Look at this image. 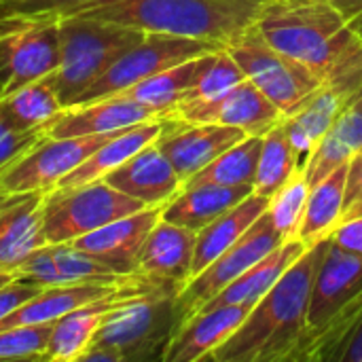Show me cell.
<instances>
[{
    "instance_id": "cell-1",
    "label": "cell",
    "mask_w": 362,
    "mask_h": 362,
    "mask_svg": "<svg viewBox=\"0 0 362 362\" xmlns=\"http://www.w3.org/2000/svg\"><path fill=\"white\" fill-rule=\"evenodd\" d=\"M261 36L316 72L352 104L362 91V36L331 0H269L257 19Z\"/></svg>"
},
{
    "instance_id": "cell-2",
    "label": "cell",
    "mask_w": 362,
    "mask_h": 362,
    "mask_svg": "<svg viewBox=\"0 0 362 362\" xmlns=\"http://www.w3.org/2000/svg\"><path fill=\"white\" fill-rule=\"evenodd\" d=\"M331 238L308 248L252 305L210 362H293L308 327L312 286Z\"/></svg>"
},
{
    "instance_id": "cell-3",
    "label": "cell",
    "mask_w": 362,
    "mask_h": 362,
    "mask_svg": "<svg viewBox=\"0 0 362 362\" xmlns=\"http://www.w3.org/2000/svg\"><path fill=\"white\" fill-rule=\"evenodd\" d=\"M178 293L174 284H159L115 305L102 318L81 362L163 361L180 327Z\"/></svg>"
},
{
    "instance_id": "cell-4",
    "label": "cell",
    "mask_w": 362,
    "mask_h": 362,
    "mask_svg": "<svg viewBox=\"0 0 362 362\" xmlns=\"http://www.w3.org/2000/svg\"><path fill=\"white\" fill-rule=\"evenodd\" d=\"M59 28V66L55 70V85L62 106H72L127 49L138 45L146 32L68 17L57 21Z\"/></svg>"
},
{
    "instance_id": "cell-5",
    "label": "cell",
    "mask_w": 362,
    "mask_h": 362,
    "mask_svg": "<svg viewBox=\"0 0 362 362\" xmlns=\"http://www.w3.org/2000/svg\"><path fill=\"white\" fill-rule=\"evenodd\" d=\"M248 81H252L284 117L303 108L322 87L325 81L305 64L274 49L259 32L257 23L225 45Z\"/></svg>"
},
{
    "instance_id": "cell-6",
    "label": "cell",
    "mask_w": 362,
    "mask_h": 362,
    "mask_svg": "<svg viewBox=\"0 0 362 362\" xmlns=\"http://www.w3.org/2000/svg\"><path fill=\"white\" fill-rule=\"evenodd\" d=\"M144 208L148 206L121 193L106 180L51 189L42 202V238L47 244L74 242L81 235Z\"/></svg>"
},
{
    "instance_id": "cell-7",
    "label": "cell",
    "mask_w": 362,
    "mask_h": 362,
    "mask_svg": "<svg viewBox=\"0 0 362 362\" xmlns=\"http://www.w3.org/2000/svg\"><path fill=\"white\" fill-rule=\"evenodd\" d=\"M223 49L225 45L212 40L163 34V32H146V36L138 45L127 49L85 93H81V98L72 106L117 95L138 85L140 81L151 78L176 64H182L199 55L216 53Z\"/></svg>"
},
{
    "instance_id": "cell-8",
    "label": "cell",
    "mask_w": 362,
    "mask_h": 362,
    "mask_svg": "<svg viewBox=\"0 0 362 362\" xmlns=\"http://www.w3.org/2000/svg\"><path fill=\"white\" fill-rule=\"evenodd\" d=\"M284 242L288 240H284V235L274 227L272 216L267 212L261 214L233 246H229L206 269L193 276L178 293L176 305L180 314V325L193 314H197L227 284H231L235 278H240L246 269H250L257 261L265 259Z\"/></svg>"
},
{
    "instance_id": "cell-9",
    "label": "cell",
    "mask_w": 362,
    "mask_h": 362,
    "mask_svg": "<svg viewBox=\"0 0 362 362\" xmlns=\"http://www.w3.org/2000/svg\"><path fill=\"white\" fill-rule=\"evenodd\" d=\"M117 134L119 132L74 138H45L32 151H28L17 163H13L6 172L0 174V193H49L66 174H70L95 148H100L106 140H110Z\"/></svg>"
},
{
    "instance_id": "cell-10",
    "label": "cell",
    "mask_w": 362,
    "mask_h": 362,
    "mask_svg": "<svg viewBox=\"0 0 362 362\" xmlns=\"http://www.w3.org/2000/svg\"><path fill=\"white\" fill-rule=\"evenodd\" d=\"M170 119L187 123H216L244 129L248 136H265L278 123L284 121L282 110L248 78L223 95L178 106Z\"/></svg>"
},
{
    "instance_id": "cell-11",
    "label": "cell",
    "mask_w": 362,
    "mask_h": 362,
    "mask_svg": "<svg viewBox=\"0 0 362 362\" xmlns=\"http://www.w3.org/2000/svg\"><path fill=\"white\" fill-rule=\"evenodd\" d=\"M248 134L231 125L216 123H187L170 119L165 132L157 138V146L174 165L182 182L212 163L233 144L242 142Z\"/></svg>"
},
{
    "instance_id": "cell-12",
    "label": "cell",
    "mask_w": 362,
    "mask_h": 362,
    "mask_svg": "<svg viewBox=\"0 0 362 362\" xmlns=\"http://www.w3.org/2000/svg\"><path fill=\"white\" fill-rule=\"evenodd\" d=\"M168 119L159 110L127 98V95H110L104 100L66 106L62 108L49 123V138H74V136H93V134H110L121 132L146 121Z\"/></svg>"
},
{
    "instance_id": "cell-13",
    "label": "cell",
    "mask_w": 362,
    "mask_h": 362,
    "mask_svg": "<svg viewBox=\"0 0 362 362\" xmlns=\"http://www.w3.org/2000/svg\"><path fill=\"white\" fill-rule=\"evenodd\" d=\"M159 218L161 206H148L136 214L123 216L87 235H81L72 244L102 261L115 274L129 276L136 274L142 244Z\"/></svg>"
},
{
    "instance_id": "cell-14",
    "label": "cell",
    "mask_w": 362,
    "mask_h": 362,
    "mask_svg": "<svg viewBox=\"0 0 362 362\" xmlns=\"http://www.w3.org/2000/svg\"><path fill=\"white\" fill-rule=\"evenodd\" d=\"M358 295H362V255L346 252L331 242L312 286L305 333L329 322Z\"/></svg>"
},
{
    "instance_id": "cell-15",
    "label": "cell",
    "mask_w": 362,
    "mask_h": 362,
    "mask_svg": "<svg viewBox=\"0 0 362 362\" xmlns=\"http://www.w3.org/2000/svg\"><path fill=\"white\" fill-rule=\"evenodd\" d=\"M250 310L248 305H218L193 314L174 333L163 362L208 361L210 354L238 331Z\"/></svg>"
},
{
    "instance_id": "cell-16",
    "label": "cell",
    "mask_w": 362,
    "mask_h": 362,
    "mask_svg": "<svg viewBox=\"0 0 362 362\" xmlns=\"http://www.w3.org/2000/svg\"><path fill=\"white\" fill-rule=\"evenodd\" d=\"M195 240V231L159 218L142 244L136 274L185 288L193 276Z\"/></svg>"
},
{
    "instance_id": "cell-17",
    "label": "cell",
    "mask_w": 362,
    "mask_h": 362,
    "mask_svg": "<svg viewBox=\"0 0 362 362\" xmlns=\"http://www.w3.org/2000/svg\"><path fill=\"white\" fill-rule=\"evenodd\" d=\"M104 180L146 206H163L182 189L180 176L157 142L138 151Z\"/></svg>"
},
{
    "instance_id": "cell-18",
    "label": "cell",
    "mask_w": 362,
    "mask_h": 362,
    "mask_svg": "<svg viewBox=\"0 0 362 362\" xmlns=\"http://www.w3.org/2000/svg\"><path fill=\"white\" fill-rule=\"evenodd\" d=\"M42 191L4 195L0 202V269L13 272L38 246L42 238Z\"/></svg>"
},
{
    "instance_id": "cell-19",
    "label": "cell",
    "mask_w": 362,
    "mask_h": 362,
    "mask_svg": "<svg viewBox=\"0 0 362 362\" xmlns=\"http://www.w3.org/2000/svg\"><path fill=\"white\" fill-rule=\"evenodd\" d=\"M168 123H170V117L157 119V121H146V123H140V125L119 132L117 136L106 140L100 148H95L70 174H66L57 182L55 189H70V187H81L87 182L104 180L112 170H117L121 163H125L138 151L157 142V138L165 132Z\"/></svg>"
},
{
    "instance_id": "cell-20",
    "label": "cell",
    "mask_w": 362,
    "mask_h": 362,
    "mask_svg": "<svg viewBox=\"0 0 362 362\" xmlns=\"http://www.w3.org/2000/svg\"><path fill=\"white\" fill-rule=\"evenodd\" d=\"M255 193L252 185H195L180 189L170 202L161 206V221L187 227L191 231H202L221 214L244 202Z\"/></svg>"
},
{
    "instance_id": "cell-21",
    "label": "cell",
    "mask_w": 362,
    "mask_h": 362,
    "mask_svg": "<svg viewBox=\"0 0 362 362\" xmlns=\"http://www.w3.org/2000/svg\"><path fill=\"white\" fill-rule=\"evenodd\" d=\"M123 282V280H121ZM121 282L117 284H98V282H83V284H66V286H47L25 303L17 305L11 314L0 320V331L15 329V327H30V325H45L53 322L59 316L110 295Z\"/></svg>"
},
{
    "instance_id": "cell-22",
    "label": "cell",
    "mask_w": 362,
    "mask_h": 362,
    "mask_svg": "<svg viewBox=\"0 0 362 362\" xmlns=\"http://www.w3.org/2000/svg\"><path fill=\"white\" fill-rule=\"evenodd\" d=\"M305 250H308V246L299 238L284 242L274 252H269L265 259L257 261L250 269H246L231 284H227L202 310H210V308H218V305H248V308H252Z\"/></svg>"
},
{
    "instance_id": "cell-23",
    "label": "cell",
    "mask_w": 362,
    "mask_h": 362,
    "mask_svg": "<svg viewBox=\"0 0 362 362\" xmlns=\"http://www.w3.org/2000/svg\"><path fill=\"white\" fill-rule=\"evenodd\" d=\"M216 53L199 55V57L187 59L182 64H176V66L121 91V95L134 98V100L159 110L163 117H170L174 112V108L178 104H182L193 93V89L197 87V83L202 81L206 70L214 64Z\"/></svg>"
},
{
    "instance_id": "cell-24",
    "label": "cell",
    "mask_w": 362,
    "mask_h": 362,
    "mask_svg": "<svg viewBox=\"0 0 362 362\" xmlns=\"http://www.w3.org/2000/svg\"><path fill=\"white\" fill-rule=\"evenodd\" d=\"M267 208H269V197L250 193L244 202L221 214L202 231H197L195 252H193V276H197L229 246H233L252 227V223L267 212Z\"/></svg>"
},
{
    "instance_id": "cell-25",
    "label": "cell",
    "mask_w": 362,
    "mask_h": 362,
    "mask_svg": "<svg viewBox=\"0 0 362 362\" xmlns=\"http://www.w3.org/2000/svg\"><path fill=\"white\" fill-rule=\"evenodd\" d=\"M348 106L350 102L341 91L325 85L303 108H299L291 117H284V129L301 168Z\"/></svg>"
},
{
    "instance_id": "cell-26",
    "label": "cell",
    "mask_w": 362,
    "mask_h": 362,
    "mask_svg": "<svg viewBox=\"0 0 362 362\" xmlns=\"http://www.w3.org/2000/svg\"><path fill=\"white\" fill-rule=\"evenodd\" d=\"M362 151V110L350 104L333 123V127L325 134V138L316 144L312 155L303 165V176L310 187L327 178L333 170Z\"/></svg>"
},
{
    "instance_id": "cell-27",
    "label": "cell",
    "mask_w": 362,
    "mask_h": 362,
    "mask_svg": "<svg viewBox=\"0 0 362 362\" xmlns=\"http://www.w3.org/2000/svg\"><path fill=\"white\" fill-rule=\"evenodd\" d=\"M346 176H348V163L339 165L327 178H322L320 182L310 187L305 212H303L299 233H297V238L308 248L331 238V233L339 225Z\"/></svg>"
},
{
    "instance_id": "cell-28",
    "label": "cell",
    "mask_w": 362,
    "mask_h": 362,
    "mask_svg": "<svg viewBox=\"0 0 362 362\" xmlns=\"http://www.w3.org/2000/svg\"><path fill=\"white\" fill-rule=\"evenodd\" d=\"M0 108L15 129H38L64 108L57 95L55 72L36 78L0 100Z\"/></svg>"
},
{
    "instance_id": "cell-29",
    "label": "cell",
    "mask_w": 362,
    "mask_h": 362,
    "mask_svg": "<svg viewBox=\"0 0 362 362\" xmlns=\"http://www.w3.org/2000/svg\"><path fill=\"white\" fill-rule=\"evenodd\" d=\"M261 148H263V136H246L242 142L227 148L212 163H208L204 170H199L195 176L182 182V189L195 185H229V187L252 185Z\"/></svg>"
},
{
    "instance_id": "cell-30",
    "label": "cell",
    "mask_w": 362,
    "mask_h": 362,
    "mask_svg": "<svg viewBox=\"0 0 362 362\" xmlns=\"http://www.w3.org/2000/svg\"><path fill=\"white\" fill-rule=\"evenodd\" d=\"M301 170L303 168L291 146L282 121L263 136V148H261L252 189L257 195L272 197Z\"/></svg>"
},
{
    "instance_id": "cell-31",
    "label": "cell",
    "mask_w": 362,
    "mask_h": 362,
    "mask_svg": "<svg viewBox=\"0 0 362 362\" xmlns=\"http://www.w3.org/2000/svg\"><path fill=\"white\" fill-rule=\"evenodd\" d=\"M53 257L59 269L64 284H83V282H98V284H117L125 276L115 274L102 261L91 257L89 252L76 248L72 242L66 244H51Z\"/></svg>"
},
{
    "instance_id": "cell-32",
    "label": "cell",
    "mask_w": 362,
    "mask_h": 362,
    "mask_svg": "<svg viewBox=\"0 0 362 362\" xmlns=\"http://www.w3.org/2000/svg\"><path fill=\"white\" fill-rule=\"evenodd\" d=\"M308 195H310V185L301 170L276 195L269 197L267 214L272 216L274 227L284 235V240L297 238L299 225H301V218L305 212Z\"/></svg>"
},
{
    "instance_id": "cell-33",
    "label": "cell",
    "mask_w": 362,
    "mask_h": 362,
    "mask_svg": "<svg viewBox=\"0 0 362 362\" xmlns=\"http://www.w3.org/2000/svg\"><path fill=\"white\" fill-rule=\"evenodd\" d=\"M244 78H246V74L242 72V68L238 66V62L227 53V49H223V51L216 53L214 64L206 70V74L202 76V81L197 83V87L193 89V93L182 104H195V102L214 100V98L223 95L225 91L233 89L235 85H240ZM182 104H178V106H182Z\"/></svg>"
},
{
    "instance_id": "cell-34",
    "label": "cell",
    "mask_w": 362,
    "mask_h": 362,
    "mask_svg": "<svg viewBox=\"0 0 362 362\" xmlns=\"http://www.w3.org/2000/svg\"><path fill=\"white\" fill-rule=\"evenodd\" d=\"M53 322L0 331V361H40Z\"/></svg>"
},
{
    "instance_id": "cell-35",
    "label": "cell",
    "mask_w": 362,
    "mask_h": 362,
    "mask_svg": "<svg viewBox=\"0 0 362 362\" xmlns=\"http://www.w3.org/2000/svg\"><path fill=\"white\" fill-rule=\"evenodd\" d=\"M15 276L21 278V280L34 282V284H38L42 288H47V286H66L62 276H59V269H57L51 244H42L36 250H32L17 265Z\"/></svg>"
},
{
    "instance_id": "cell-36",
    "label": "cell",
    "mask_w": 362,
    "mask_h": 362,
    "mask_svg": "<svg viewBox=\"0 0 362 362\" xmlns=\"http://www.w3.org/2000/svg\"><path fill=\"white\" fill-rule=\"evenodd\" d=\"M362 216V151L356 153L348 163L346 189H344V206L339 225L352 218Z\"/></svg>"
},
{
    "instance_id": "cell-37",
    "label": "cell",
    "mask_w": 362,
    "mask_h": 362,
    "mask_svg": "<svg viewBox=\"0 0 362 362\" xmlns=\"http://www.w3.org/2000/svg\"><path fill=\"white\" fill-rule=\"evenodd\" d=\"M40 291H42V286H38L34 282H28V280H21V278H15L8 284H4L0 288V320L6 314H11L17 305L25 303L28 299L38 295Z\"/></svg>"
},
{
    "instance_id": "cell-38",
    "label": "cell",
    "mask_w": 362,
    "mask_h": 362,
    "mask_svg": "<svg viewBox=\"0 0 362 362\" xmlns=\"http://www.w3.org/2000/svg\"><path fill=\"white\" fill-rule=\"evenodd\" d=\"M331 242L346 252L362 255V216L337 225L331 233Z\"/></svg>"
},
{
    "instance_id": "cell-39",
    "label": "cell",
    "mask_w": 362,
    "mask_h": 362,
    "mask_svg": "<svg viewBox=\"0 0 362 362\" xmlns=\"http://www.w3.org/2000/svg\"><path fill=\"white\" fill-rule=\"evenodd\" d=\"M333 362H362V320L358 322L356 331L350 335V339L335 354Z\"/></svg>"
},
{
    "instance_id": "cell-40",
    "label": "cell",
    "mask_w": 362,
    "mask_h": 362,
    "mask_svg": "<svg viewBox=\"0 0 362 362\" xmlns=\"http://www.w3.org/2000/svg\"><path fill=\"white\" fill-rule=\"evenodd\" d=\"M339 13L346 17V21L362 36V0H331Z\"/></svg>"
},
{
    "instance_id": "cell-41",
    "label": "cell",
    "mask_w": 362,
    "mask_h": 362,
    "mask_svg": "<svg viewBox=\"0 0 362 362\" xmlns=\"http://www.w3.org/2000/svg\"><path fill=\"white\" fill-rule=\"evenodd\" d=\"M17 276L13 274V272H4V269H0V288L4 286V284H8L11 280H15Z\"/></svg>"
},
{
    "instance_id": "cell-42",
    "label": "cell",
    "mask_w": 362,
    "mask_h": 362,
    "mask_svg": "<svg viewBox=\"0 0 362 362\" xmlns=\"http://www.w3.org/2000/svg\"><path fill=\"white\" fill-rule=\"evenodd\" d=\"M352 104H354V106H358V108L362 110V91H361V95H358V98H356V100H354Z\"/></svg>"
},
{
    "instance_id": "cell-43",
    "label": "cell",
    "mask_w": 362,
    "mask_h": 362,
    "mask_svg": "<svg viewBox=\"0 0 362 362\" xmlns=\"http://www.w3.org/2000/svg\"><path fill=\"white\" fill-rule=\"evenodd\" d=\"M250 2H261V4H265V2H269V0H250Z\"/></svg>"
}]
</instances>
